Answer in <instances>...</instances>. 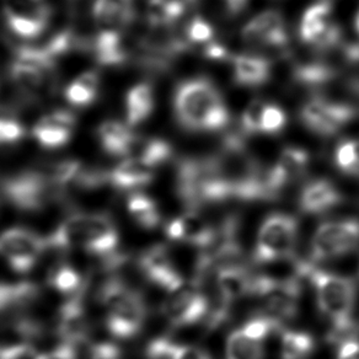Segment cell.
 I'll return each mask as SVG.
<instances>
[{
    "instance_id": "6da1fadb",
    "label": "cell",
    "mask_w": 359,
    "mask_h": 359,
    "mask_svg": "<svg viewBox=\"0 0 359 359\" xmlns=\"http://www.w3.org/2000/svg\"><path fill=\"white\" fill-rule=\"evenodd\" d=\"M174 112L181 128L191 133L224 130L230 112L224 97L208 78L185 80L175 90Z\"/></svg>"
},
{
    "instance_id": "7a4b0ae2",
    "label": "cell",
    "mask_w": 359,
    "mask_h": 359,
    "mask_svg": "<svg viewBox=\"0 0 359 359\" xmlns=\"http://www.w3.org/2000/svg\"><path fill=\"white\" fill-rule=\"evenodd\" d=\"M50 246L70 251L80 250L104 259L120 252V234L110 215L74 210L47 236Z\"/></svg>"
},
{
    "instance_id": "3957f363",
    "label": "cell",
    "mask_w": 359,
    "mask_h": 359,
    "mask_svg": "<svg viewBox=\"0 0 359 359\" xmlns=\"http://www.w3.org/2000/svg\"><path fill=\"white\" fill-rule=\"evenodd\" d=\"M305 278L314 287L320 313L331 324L330 341L337 344L357 336L359 326L354 319L358 299L357 283L348 277L316 269L310 262Z\"/></svg>"
},
{
    "instance_id": "277c9868",
    "label": "cell",
    "mask_w": 359,
    "mask_h": 359,
    "mask_svg": "<svg viewBox=\"0 0 359 359\" xmlns=\"http://www.w3.org/2000/svg\"><path fill=\"white\" fill-rule=\"evenodd\" d=\"M96 299L102 305L104 325L116 339H135L143 331L148 318V304L138 290L106 272Z\"/></svg>"
},
{
    "instance_id": "5b68a950",
    "label": "cell",
    "mask_w": 359,
    "mask_h": 359,
    "mask_svg": "<svg viewBox=\"0 0 359 359\" xmlns=\"http://www.w3.org/2000/svg\"><path fill=\"white\" fill-rule=\"evenodd\" d=\"M299 238V223L293 215L273 213L259 226L255 243L254 261L259 264H276L292 259Z\"/></svg>"
},
{
    "instance_id": "8992f818",
    "label": "cell",
    "mask_w": 359,
    "mask_h": 359,
    "mask_svg": "<svg viewBox=\"0 0 359 359\" xmlns=\"http://www.w3.org/2000/svg\"><path fill=\"white\" fill-rule=\"evenodd\" d=\"M299 115L302 123L311 133L330 138L339 133L359 114L357 109L347 101L314 95L302 106Z\"/></svg>"
},
{
    "instance_id": "52a82bcc",
    "label": "cell",
    "mask_w": 359,
    "mask_h": 359,
    "mask_svg": "<svg viewBox=\"0 0 359 359\" xmlns=\"http://www.w3.org/2000/svg\"><path fill=\"white\" fill-rule=\"evenodd\" d=\"M47 249V238L27 228H11L0 234V257L18 275L32 272Z\"/></svg>"
},
{
    "instance_id": "ba28073f",
    "label": "cell",
    "mask_w": 359,
    "mask_h": 359,
    "mask_svg": "<svg viewBox=\"0 0 359 359\" xmlns=\"http://www.w3.org/2000/svg\"><path fill=\"white\" fill-rule=\"evenodd\" d=\"M359 248V219L330 220L315 230L310 254L315 262L339 259Z\"/></svg>"
},
{
    "instance_id": "9c48e42d",
    "label": "cell",
    "mask_w": 359,
    "mask_h": 359,
    "mask_svg": "<svg viewBox=\"0 0 359 359\" xmlns=\"http://www.w3.org/2000/svg\"><path fill=\"white\" fill-rule=\"evenodd\" d=\"M299 36L304 43L319 52L336 50L344 43L330 0H320L306 9L300 21Z\"/></svg>"
},
{
    "instance_id": "30bf717a",
    "label": "cell",
    "mask_w": 359,
    "mask_h": 359,
    "mask_svg": "<svg viewBox=\"0 0 359 359\" xmlns=\"http://www.w3.org/2000/svg\"><path fill=\"white\" fill-rule=\"evenodd\" d=\"M143 280L168 294L185 285V278L180 272L171 250L165 245L156 244L145 250L137 259Z\"/></svg>"
},
{
    "instance_id": "8fae6325",
    "label": "cell",
    "mask_w": 359,
    "mask_h": 359,
    "mask_svg": "<svg viewBox=\"0 0 359 359\" xmlns=\"http://www.w3.org/2000/svg\"><path fill=\"white\" fill-rule=\"evenodd\" d=\"M165 320L172 329H185L205 321L210 313V300L197 285L180 288L168 295L161 306Z\"/></svg>"
},
{
    "instance_id": "7c38bea8",
    "label": "cell",
    "mask_w": 359,
    "mask_h": 359,
    "mask_svg": "<svg viewBox=\"0 0 359 359\" xmlns=\"http://www.w3.org/2000/svg\"><path fill=\"white\" fill-rule=\"evenodd\" d=\"M310 155L298 147H287L278 159L266 170V187L269 201L278 198L282 192L306 172L309 168Z\"/></svg>"
},
{
    "instance_id": "4fadbf2b",
    "label": "cell",
    "mask_w": 359,
    "mask_h": 359,
    "mask_svg": "<svg viewBox=\"0 0 359 359\" xmlns=\"http://www.w3.org/2000/svg\"><path fill=\"white\" fill-rule=\"evenodd\" d=\"M165 234L172 241L190 245L200 250L208 249L218 235V225L212 224L198 210H186L165 226Z\"/></svg>"
},
{
    "instance_id": "5bb4252c",
    "label": "cell",
    "mask_w": 359,
    "mask_h": 359,
    "mask_svg": "<svg viewBox=\"0 0 359 359\" xmlns=\"http://www.w3.org/2000/svg\"><path fill=\"white\" fill-rule=\"evenodd\" d=\"M243 40L251 46L285 50L290 45V32L280 11H266L244 26Z\"/></svg>"
},
{
    "instance_id": "9a60e30c",
    "label": "cell",
    "mask_w": 359,
    "mask_h": 359,
    "mask_svg": "<svg viewBox=\"0 0 359 359\" xmlns=\"http://www.w3.org/2000/svg\"><path fill=\"white\" fill-rule=\"evenodd\" d=\"M255 275L240 264L220 266L215 271V287L218 293V304L231 309V305L238 300L252 295Z\"/></svg>"
},
{
    "instance_id": "2e32d148",
    "label": "cell",
    "mask_w": 359,
    "mask_h": 359,
    "mask_svg": "<svg viewBox=\"0 0 359 359\" xmlns=\"http://www.w3.org/2000/svg\"><path fill=\"white\" fill-rule=\"evenodd\" d=\"M344 202L339 187L327 179L311 180L300 190L298 205L302 213L320 215L334 210Z\"/></svg>"
},
{
    "instance_id": "e0dca14e",
    "label": "cell",
    "mask_w": 359,
    "mask_h": 359,
    "mask_svg": "<svg viewBox=\"0 0 359 359\" xmlns=\"http://www.w3.org/2000/svg\"><path fill=\"white\" fill-rule=\"evenodd\" d=\"M75 117L70 112L58 110L41 118L32 133L42 147L60 148L69 142L74 130Z\"/></svg>"
},
{
    "instance_id": "ac0fdd59",
    "label": "cell",
    "mask_w": 359,
    "mask_h": 359,
    "mask_svg": "<svg viewBox=\"0 0 359 359\" xmlns=\"http://www.w3.org/2000/svg\"><path fill=\"white\" fill-rule=\"evenodd\" d=\"M272 65L261 55H238L233 58V78L235 84L244 88H259L269 81Z\"/></svg>"
},
{
    "instance_id": "d6986e66",
    "label": "cell",
    "mask_w": 359,
    "mask_h": 359,
    "mask_svg": "<svg viewBox=\"0 0 359 359\" xmlns=\"http://www.w3.org/2000/svg\"><path fill=\"white\" fill-rule=\"evenodd\" d=\"M93 15L102 30L120 31L135 18L133 0H95Z\"/></svg>"
},
{
    "instance_id": "ffe728a7",
    "label": "cell",
    "mask_w": 359,
    "mask_h": 359,
    "mask_svg": "<svg viewBox=\"0 0 359 359\" xmlns=\"http://www.w3.org/2000/svg\"><path fill=\"white\" fill-rule=\"evenodd\" d=\"M111 185L118 190H137L149 185L154 179V169L137 158H127L111 171Z\"/></svg>"
},
{
    "instance_id": "44dd1931",
    "label": "cell",
    "mask_w": 359,
    "mask_h": 359,
    "mask_svg": "<svg viewBox=\"0 0 359 359\" xmlns=\"http://www.w3.org/2000/svg\"><path fill=\"white\" fill-rule=\"evenodd\" d=\"M97 137L107 154L130 156L137 135L118 121H105L97 130Z\"/></svg>"
},
{
    "instance_id": "7402d4cb",
    "label": "cell",
    "mask_w": 359,
    "mask_h": 359,
    "mask_svg": "<svg viewBox=\"0 0 359 359\" xmlns=\"http://www.w3.org/2000/svg\"><path fill=\"white\" fill-rule=\"evenodd\" d=\"M264 339H259L241 326L228 336L225 359H264Z\"/></svg>"
},
{
    "instance_id": "603a6c76",
    "label": "cell",
    "mask_w": 359,
    "mask_h": 359,
    "mask_svg": "<svg viewBox=\"0 0 359 359\" xmlns=\"http://www.w3.org/2000/svg\"><path fill=\"white\" fill-rule=\"evenodd\" d=\"M96 60L102 65H123L128 58L123 36L120 31L101 30L94 41Z\"/></svg>"
},
{
    "instance_id": "cb8c5ba5",
    "label": "cell",
    "mask_w": 359,
    "mask_h": 359,
    "mask_svg": "<svg viewBox=\"0 0 359 359\" xmlns=\"http://www.w3.org/2000/svg\"><path fill=\"white\" fill-rule=\"evenodd\" d=\"M127 212L133 223L142 229L153 230L161 224L159 205L151 197L135 192L127 198Z\"/></svg>"
},
{
    "instance_id": "d4e9b609",
    "label": "cell",
    "mask_w": 359,
    "mask_h": 359,
    "mask_svg": "<svg viewBox=\"0 0 359 359\" xmlns=\"http://www.w3.org/2000/svg\"><path fill=\"white\" fill-rule=\"evenodd\" d=\"M127 121L128 125L137 126L144 122L154 110V93L147 83L133 86L127 94Z\"/></svg>"
},
{
    "instance_id": "484cf974",
    "label": "cell",
    "mask_w": 359,
    "mask_h": 359,
    "mask_svg": "<svg viewBox=\"0 0 359 359\" xmlns=\"http://www.w3.org/2000/svg\"><path fill=\"white\" fill-rule=\"evenodd\" d=\"M339 76V72L334 65L315 60L308 63H300L294 67L293 78L298 84L306 88H321L332 83Z\"/></svg>"
},
{
    "instance_id": "4316f807",
    "label": "cell",
    "mask_w": 359,
    "mask_h": 359,
    "mask_svg": "<svg viewBox=\"0 0 359 359\" xmlns=\"http://www.w3.org/2000/svg\"><path fill=\"white\" fill-rule=\"evenodd\" d=\"M172 156V147L163 140H142L135 138L128 158L142 160L150 168H158L169 161Z\"/></svg>"
},
{
    "instance_id": "83f0119b",
    "label": "cell",
    "mask_w": 359,
    "mask_h": 359,
    "mask_svg": "<svg viewBox=\"0 0 359 359\" xmlns=\"http://www.w3.org/2000/svg\"><path fill=\"white\" fill-rule=\"evenodd\" d=\"M316 342L309 332L287 330L280 334V359H309Z\"/></svg>"
},
{
    "instance_id": "f1b7e54d",
    "label": "cell",
    "mask_w": 359,
    "mask_h": 359,
    "mask_svg": "<svg viewBox=\"0 0 359 359\" xmlns=\"http://www.w3.org/2000/svg\"><path fill=\"white\" fill-rule=\"evenodd\" d=\"M46 73L30 65H22L14 60L9 68V75L14 85L24 94H36L43 88L46 83Z\"/></svg>"
},
{
    "instance_id": "f546056e",
    "label": "cell",
    "mask_w": 359,
    "mask_h": 359,
    "mask_svg": "<svg viewBox=\"0 0 359 359\" xmlns=\"http://www.w3.org/2000/svg\"><path fill=\"white\" fill-rule=\"evenodd\" d=\"M6 19L9 29L22 39L39 37L48 25V21L34 16H11Z\"/></svg>"
},
{
    "instance_id": "4dcf8cb0",
    "label": "cell",
    "mask_w": 359,
    "mask_h": 359,
    "mask_svg": "<svg viewBox=\"0 0 359 359\" xmlns=\"http://www.w3.org/2000/svg\"><path fill=\"white\" fill-rule=\"evenodd\" d=\"M334 164L342 174L355 176L358 165L355 140H344L337 145L334 151Z\"/></svg>"
},
{
    "instance_id": "1f68e13d",
    "label": "cell",
    "mask_w": 359,
    "mask_h": 359,
    "mask_svg": "<svg viewBox=\"0 0 359 359\" xmlns=\"http://www.w3.org/2000/svg\"><path fill=\"white\" fill-rule=\"evenodd\" d=\"M287 126V115L280 106L273 104L264 105V114L261 118L259 133L267 135H280Z\"/></svg>"
},
{
    "instance_id": "d6a6232c",
    "label": "cell",
    "mask_w": 359,
    "mask_h": 359,
    "mask_svg": "<svg viewBox=\"0 0 359 359\" xmlns=\"http://www.w3.org/2000/svg\"><path fill=\"white\" fill-rule=\"evenodd\" d=\"M266 102L261 100H255L250 104L244 114L241 116L240 122V132L248 137V135H261V118L264 114Z\"/></svg>"
},
{
    "instance_id": "836d02e7",
    "label": "cell",
    "mask_w": 359,
    "mask_h": 359,
    "mask_svg": "<svg viewBox=\"0 0 359 359\" xmlns=\"http://www.w3.org/2000/svg\"><path fill=\"white\" fill-rule=\"evenodd\" d=\"M185 36L190 45H202L212 41L215 31L208 21L197 16L186 27Z\"/></svg>"
},
{
    "instance_id": "e575fe53",
    "label": "cell",
    "mask_w": 359,
    "mask_h": 359,
    "mask_svg": "<svg viewBox=\"0 0 359 359\" xmlns=\"http://www.w3.org/2000/svg\"><path fill=\"white\" fill-rule=\"evenodd\" d=\"M96 95H97V91L89 89L88 86L81 84L76 79L65 89L67 100L74 106H89L94 102Z\"/></svg>"
},
{
    "instance_id": "d590c367",
    "label": "cell",
    "mask_w": 359,
    "mask_h": 359,
    "mask_svg": "<svg viewBox=\"0 0 359 359\" xmlns=\"http://www.w3.org/2000/svg\"><path fill=\"white\" fill-rule=\"evenodd\" d=\"M4 359H43V353L39 352L31 344H19L4 347Z\"/></svg>"
},
{
    "instance_id": "8d00e7d4",
    "label": "cell",
    "mask_w": 359,
    "mask_h": 359,
    "mask_svg": "<svg viewBox=\"0 0 359 359\" xmlns=\"http://www.w3.org/2000/svg\"><path fill=\"white\" fill-rule=\"evenodd\" d=\"M339 348L334 359H359L358 336L348 337L337 344Z\"/></svg>"
},
{
    "instance_id": "74e56055",
    "label": "cell",
    "mask_w": 359,
    "mask_h": 359,
    "mask_svg": "<svg viewBox=\"0 0 359 359\" xmlns=\"http://www.w3.org/2000/svg\"><path fill=\"white\" fill-rule=\"evenodd\" d=\"M174 359H212L208 351L192 346V344H177Z\"/></svg>"
},
{
    "instance_id": "f35d334b",
    "label": "cell",
    "mask_w": 359,
    "mask_h": 359,
    "mask_svg": "<svg viewBox=\"0 0 359 359\" xmlns=\"http://www.w3.org/2000/svg\"><path fill=\"white\" fill-rule=\"evenodd\" d=\"M43 359H79L76 347L73 344H58L48 353L43 354Z\"/></svg>"
},
{
    "instance_id": "ab89813d",
    "label": "cell",
    "mask_w": 359,
    "mask_h": 359,
    "mask_svg": "<svg viewBox=\"0 0 359 359\" xmlns=\"http://www.w3.org/2000/svg\"><path fill=\"white\" fill-rule=\"evenodd\" d=\"M205 55L210 60H224L228 57V52L223 46L212 42V43H207V46H205Z\"/></svg>"
},
{
    "instance_id": "60d3db41",
    "label": "cell",
    "mask_w": 359,
    "mask_h": 359,
    "mask_svg": "<svg viewBox=\"0 0 359 359\" xmlns=\"http://www.w3.org/2000/svg\"><path fill=\"white\" fill-rule=\"evenodd\" d=\"M354 29H355L357 34L359 35V9L357 11V14H355V18H354Z\"/></svg>"
},
{
    "instance_id": "b9f144b4",
    "label": "cell",
    "mask_w": 359,
    "mask_h": 359,
    "mask_svg": "<svg viewBox=\"0 0 359 359\" xmlns=\"http://www.w3.org/2000/svg\"><path fill=\"white\" fill-rule=\"evenodd\" d=\"M355 148H357V159H358V165H357V174H355V177H359V140H355Z\"/></svg>"
},
{
    "instance_id": "7bdbcfd3",
    "label": "cell",
    "mask_w": 359,
    "mask_h": 359,
    "mask_svg": "<svg viewBox=\"0 0 359 359\" xmlns=\"http://www.w3.org/2000/svg\"><path fill=\"white\" fill-rule=\"evenodd\" d=\"M6 357V352H4V347H0V359H4Z\"/></svg>"
}]
</instances>
